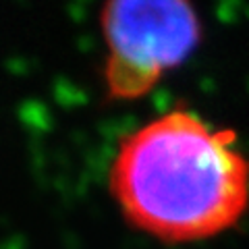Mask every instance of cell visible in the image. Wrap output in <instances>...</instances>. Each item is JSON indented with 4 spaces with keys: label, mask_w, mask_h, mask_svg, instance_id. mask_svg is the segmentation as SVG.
Here are the masks:
<instances>
[{
    "label": "cell",
    "mask_w": 249,
    "mask_h": 249,
    "mask_svg": "<svg viewBox=\"0 0 249 249\" xmlns=\"http://www.w3.org/2000/svg\"><path fill=\"white\" fill-rule=\"evenodd\" d=\"M108 189L131 229L168 245L201 243L247 216L249 156L235 129L177 104L119 139Z\"/></svg>",
    "instance_id": "1"
},
{
    "label": "cell",
    "mask_w": 249,
    "mask_h": 249,
    "mask_svg": "<svg viewBox=\"0 0 249 249\" xmlns=\"http://www.w3.org/2000/svg\"><path fill=\"white\" fill-rule=\"evenodd\" d=\"M102 88L114 104L137 102L183 67L201 42L193 0H104Z\"/></svg>",
    "instance_id": "2"
}]
</instances>
